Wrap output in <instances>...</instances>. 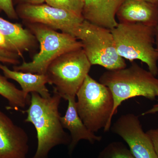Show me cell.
<instances>
[{"mask_svg":"<svg viewBox=\"0 0 158 158\" xmlns=\"http://www.w3.org/2000/svg\"><path fill=\"white\" fill-rule=\"evenodd\" d=\"M62 98L54 90L48 98L36 92L31 93L30 106L24 112L27 114L25 122L34 125L37 133V150L32 158H47L53 148L70 144V136L60 121L59 109Z\"/></svg>","mask_w":158,"mask_h":158,"instance_id":"6da1fadb","label":"cell"},{"mask_svg":"<svg viewBox=\"0 0 158 158\" xmlns=\"http://www.w3.org/2000/svg\"><path fill=\"white\" fill-rule=\"evenodd\" d=\"M99 82L107 86L113 94V116L122 103L128 99L141 96L153 100L158 97V78L136 62H132L128 67L105 72Z\"/></svg>","mask_w":158,"mask_h":158,"instance_id":"7a4b0ae2","label":"cell"},{"mask_svg":"<svg viewBox=\"0 0 158 158\" xmlns=\"http://www.w3.org/2000/svg\"><path fill=\"white\" fill-rule=\"evenodd\" d=\"M111 31L119 56L131 62L140 60L147 65L148 70L154 75H158L156 27L139 23H118Z\"/></svg>","mask_w":158,"mask_h":158,"instance_id":"3957f363","label":"cell"},{"mask_svg":"<svg viewBox=\"0 0 158 158\" xmlns=\"http://www.w3.org/2000/svg\"><path fill=\"white\" fill-rule=\"evenodd\" d=\"M76 96L77 111L86 127L94 133L110 131L114 105L110 89L88 74Z\"/></svg>","mask_w":158,"mask_h":158,"instance_id":"277c9868","label":"cell"},{"mask_svg":"<svg viewBox=\"0 0 158 158\" xmlns=\"http://www.w3.org/2000/svg\"><path fill=\"white\" fill-rule=\"evenodd\" d=\"M29 30L39 42L40 50L31 62L14 65L13 70L45 74L50 64L62 54L82 48L81 43L70 34L57 32L47 26L37 23H26Z\"/></svg>","mask_w":158,"mask_h":158,"instance_id":"5b68a950","label":"cell"},{"mask_svg":"<svg viewBox=\"0 0 158 158\" xmlns=\"http://www.w3.org/2000/svg\"><path fill=\"white\" fill-rule=\"evenodd\" d=\"M92 65L82 48L59 56L48 67L46 75L48 84L62 98L76 97Z\"/></svg>","mask_w":158,"mask_h":158,"instance_id":"8992f818","label":"cell"},{"mask_svg":"<svg viewBox=\"0 0 158 158\" xmlns=\"http://www.w3.org/2000/svg\"><path fill=\"white\" fill-rule=\"evenodd\" d=\"M76 38L92 65H100L108 70L127 67L124 59L119 56L111 31L84 20Z\"/></svg>","mask_w":158,"mask_h":158,"instance_id":"52a82bcc","label":"cell"},{"mask_svg":"<svg viewBox=\"0 0 158 158\" xmlns=\"http://www.w3.org/2000/svg\"><path fill=\"white\" fill-rule=\"evenodd\" d=\"M18 15L26 23L44 25L76 38L85 19L68 11L48 4H22L18 8Z\"/></svg>","mask_w":158,"mask_h":158,"instance_id":"ba28073f","label":"cell"},{"mask_svg":"<svg viewBox=\"0 0 158 158\" xmlns=\"http://www.w3.org/2000/svg\"><path fill=\"white\" fill-rule=\"evenodd\" d=\"M111 130L127 143L135 158H158L152 141L143 131L138 116L133 113L122 115Z\"/></svg>","mask_w":158,"mask_h":158,"instance_id":"9c48e42d","label":"cell"},{"mask_svg":"<svg viewBox=\"0 0 158 158\" xmlns=\"http://www.w3.org/2000/svg\"><path fill=\"white\" fill-rule=\"evenodd\" d=\"M29 137L0 109V158H27Z\"/></svg>","mask_w":158,"mask_h":158,"instance_id":"30bf717a","label":"cell"},{"mask_svg":"<svg viewBox=\"0 0 158 158\" xmlns=\"http://www.w3.org/2000/svg\"><path fill=\"white\" fill-rule=\"evenodd\" d=\"M124 0H83L82 17L88 22L112 30L118 25L116 13Z\"/></svg>","mask_w":158,"mask_h":158,"instance_id":"8fae6325","label":"cell"},{"mask_svg":"<svg viewBox=\"0 0 158 158\" xmlns=\"http://www.w3.org/2000/svg\"><path fill=\"white\" fill-rule=\"evenodd\" d=\"M116 16L119 23H139L156 27L158 23V6L143 0H124Z\"/></svg>","mask_w":158,"mask_h":158,"instance_id":"7c38bea8","label":"cell"},{"mask_svg":"<svg viewBox=\"0 0 158 158\" xmlns=\"http://www.w3.org/2000/svg\"><path fill=\"white\" fill-rule=\"evenodd\" d=\"M68 107L64 116H61L60 121L64 129L70 132L71 142L69 144V152H72L79 141L87 140L91 144L102 139V136L95 135L90 131L82 121L78 113L76 107V97L68 98Z\"/></svg>","mask_w":158,"mask_h":158,"instance_id":"4fadbf2b","label":"cell"},{"mask_svg":"<svg viewBox=\"0 0 158 158\" xmlns=\"http://www.w3.org/2000/svg\"><path fill=\"white\" fill-rule=\"evenodd\" d=\"M0 33L17 51L20 58H23L24 52L32 50L37 45V38L30 30L1 17Z\"/></svg>","mask_w":158,"mask_h":158,"instance_id":"5bb4252c","label":"cell"},{"mask_svg":"<svg viewBox=\"0 0 158 158\" xmlns=\"http://www.w3.org/2000/svg\"><path fill=\"white\" fill-rule=\"evenodd\" d=\"M0 62V70L3 72L4 76L17 82L22 90L27 96L29 94L36 92L44 98H48L52 94L46 86L48 80L46 74H39L17 71L9 69L6 65Z\"/></svg>","mask_w":158,"mask_h":158,"instance_id":"9a60e30c","label":"cell"},{"mask_svg":"<svg viewBox=\"0 0 158 158\" xmlns=\"http://www.w3.org/2000/svg\"><path fill=\"white\" fill-rule=\"evenodd\" d=\"M0 95L6 99L9 106L14 109L25 108L30 103L31 98L22 90L9 82L6 77L0 74Z\"/></svg>","mask_w":158,"mask_h":158,"instance_id":"2e32d148","label":"cell"},{"mask_svg":"<svg viewBox=\"0 0 158 158\" xmlns=\"http://www.w3.org/2000/svg\"><path fill=\"white\" fill-rule=\"evenodd\" d=\"M98 158H135L122 142L114 141L108 144L99 153Z\"/></svg>","mask_w":158,"mask_h":158,"instance_id":"e0dca14e","label":"cell"},{"mask_svg":"<svg viewBox=\"0 0 158 158\" xmlns=\"http://www.w3.org/2000/svg\"><path fill=\"white\" fill-rule=\"evenodd\" d=\"M49 6L66 10L73 14L82 17L83 0H45Z\"/></svg>","mask_w":158,"mask_h":158,"instance_id":"ac0fdd59","label":"cell"},{"mask_svg":"<svg viewBox=\"0 0 158 158\" xmlns=\"http://www.w3.org/2000/svg\"><path fill=\"white\" fill-rule=\"evenodd\" d=\"M0 56L19 61V54L2 34L0 33Z\"/></svg>","mask_w":158,"mask_h":158,"instance_id":"d6986e66","label":"cell"},{"mask_svg":"<svg viewBox=\"0 0 158 158\" xmlns=\"http://www.w3.org/2000/svg\"><path fill=\"white\" fill-rule=\"evenodd\" d=\"M0 11H4L11 19H17L18 17L14 9L12 0H0Z\"/></svg>","mask_w":158,"mask_h":158,"instance_id":"ffe728a7","label":"cell"},{"mask_svg":"<svg viewBox=\"0 0 158 158\" xmlns=\"http://www.w3.org/2000/svg\"><path fill=\"white\" fill-rule=\"evenodd\" d=\"M146 133L151 139L156 152L158 156V128L148 130Z\"/></svg>","mask_w":158,"mask_h":158,"instance_id":"44dd1931","label":"cell"},{"mask_svg":"<svg viewBox=\"0 0 158 158\" xmlns=\"http://www.w3.org/2000/svg\"><path fill=\"white\" fill-rule=\"evenodd\" d=\"M0 62L3 63H7V64H12L14 65H19L20 61H15L11 60L4 57L0 56Z\"/></svg>","mask_w":158,"mask_h":158,"instance_id":"7402d4cb","label":"cell"},{"mask_svg":"<svg viewBox=\"0 0 158 158\" xmlns=\"http://www.w3.org/2000/svg\"><path fill=\"white\" fill-rule=\"evenodd\" d=\"M23 2V4L30 5H40L45 2V0H20Z\"/></svg>","mask_w":158,"mask_h":158,"instance_id":"603a6c76","label":"cell"},{"mask_svg":"<svg viewBox=\"0 0 158 158\" xmlns=\"http://www.w3.org/2000/svg\"><path fill=\"white\" fill-rule=\"evenodd\" d=\"M158 113V103L154 105L149 110L143 113L141 115L145 116V115H148V114H155V113Z\"/></svg>","mask_w":158,"mask_h":158,"instance_id":"cb8c5ba5","label":"cell"},{"mask_svg":"<svg viewBox=\"0 0 158 158\" xmlns=\"http://www.w3.org/2000/svg\"><path fill=\"white\" fill-rule=\"evenodd\" d=\"M156 48L158 51V23L156 27Z\"/></svg>","mask_w":158,"mask_h":158,"instance_id":"d4e9b609","label":"cell"},{"mask_svg":"<svg viewBox=\"0 0 158 158\" xmlns=\"http://www.w3.org/2000/svg\"><path fill=\"white\" fill-rule=\"evenodd\" d=\"M148 3L158 6V0H143Z\"/></svg>","mask_w":158,"mask_h":158,"instance_id":"484cf974","label":"cell"},{"mask_svg":"<svg viewBox=\"0 0 158 158\" xmlns=\"http://www.w3.org/2000/svg\"></svg>","mask_w":158,"mask_h":158,"instance_id":"4316f807","label":"cell"}]
</instances>
